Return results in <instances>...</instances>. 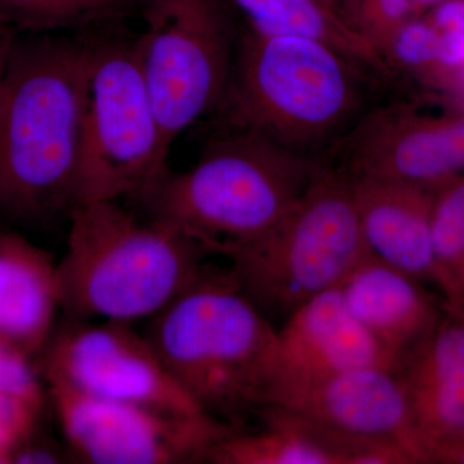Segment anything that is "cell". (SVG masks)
I'll return each instance as SVG.
<instances>
[{
	"label": "cell",
	"mask_w": 464,
	"mask_h": 464,
	"mask_svg": "<svg viewBox=\"0 0 464 464\" xmlns=\"http://www.w3.org/2000/svg\"><path fill=\"white\" fill-rule=\"evenodd\" d=\"M87 41L14 36L0 92V216L39 222L79 207Z\"/></svg>",
	"instance_id": "6da1fadb"
},
{
	"label": "cell",
	"mask_w": 464,
	"mask_h": 464,
	"mask_svg": "<svg viewBox=\"0 0 464 464\" xmlns=\"http://www.w3.org/2000/svg\"><path fill=\"white\" fill-rule=\"evenodd\" d=\"M150 323L146 335L204 413L241 427L267 405L277 328L230 270L204 271Z\"/></svg>",
	"instance_id": "7a4b0ae2"
},
{
	"label": "cell",
	"mask_w": 464,
	"mask_h": 464,
	"mask_svg": "<svg viewBox=\"0 0 464 464\" xmlns=\"http://www.w3.org/2000/svg\"><path fill=\"white\" fill-rule=\"evenodd\" d=\"M364 70L329 43L248 27L221 109L230 128L319 160L362 116Z\"/></svg>",
	"instance_id": "3957f363"
},
{
	"label": "cell",
	"mask_w": 464,
	"mask_h": 464,
	"mask_svg": "<svg viewBox=\"0 0 464 464\" xmlns=\"http://www.w3.org/2000/svg\"><path fill=\"white\" fill-rule=\"evenodd\" d=\"M70 222L57 265L61 310L72 320H151L207 270L199 244L118 201L82 204Z\"/></svg>",
	"instance_id": "277c9868"
},
{
	"label": "cell",
	"mask_w": 464,
	"mask_h": 464,
	"mask_svg": "<svg viewBox=\"0 0 464 464\" xmlns=\"http://www.w3.org/2000/svg\"><path fill=\"white\" fill-rule=\"evenodd\" d=\"M320 166L257 133L230 128L195 166L168 172L141 200L152 218L207 253L230 258L288 215Z\"/></svg>",
	"instance_id": "5b68a950"
},
{
	"label": "cell",
	"mask_w": 464,
	"mask_h": 464,
	"mask_svg": "<svg viewBox=\"0 0 464 464\" xmlns=\"http://www.w3.org/2000/svg\"><path fill=\"white\" fill-rule=\"evenodd\" d=\"M371 255L348 177L322 161L288 215L231 256L230 273L265 315L285 320L310 299L340 288Z\"/></svg>",
	"instance_id": "8992f818"
},
{
	"label": "cell",
	"mask_w": 464,
	"mask_h": 464,
	"mask_svg": "<svg viewBox=\"0 0 464 464\" xmlns=\"http://www.w3.org/2000/svg\"><path fill=\"white\" fill-rule=\"evenodd\" d=\"M87 108L79 206L141 199L163 179L170 143L159 123L136 43L88 39Z\"/></svg>",
	"instance_id": "52a82bcc"
},
{
	"label": "cell",
	"mask_w": 464,
	"mask_h": 464,
	"mask_svg": "<svg viewBox=\"0 0 464 464\" xmlns=\"http://www.w3.org/2000/svg\"><path fill=\"white\" fill-rule=\"evenodd\" d=\"M136 43L146 85L168 142L221 109L240 35L222 0H143Z\"/></svg>",
	"instance_id": "ba28073f"
},
{
	"label": "cell",
	"mask_w": 464,
	"mask_h": 464,
	"mask_svg": "<svg viewBox=\"0 0 464 464\" xmlns=\"http://www.w3.org/2000/svg\"><path fill=\"white\" fill-rule=\"evenodd\" d=\"M47 387L67 450L85 463L207 462L215 445L241 429L204 413L92 398L60 384Z\"/></svg>",
	"instance_id": "9c48e42d"
},
{
	"label": "cell",
	"mask_w": 464,
	"mask_h": 464,
	"mask_svg": "<svg viewBox=\"0 0 464 464\" xmlns=\"http://www.w3.org/2000/svg\"><path fill=\"white\" fill-rule=\"evenodd\" d=\"M41 356L47 384L92 398L204 413L174 381L148 335L134 331L132 324L72 320L53 332Z\"/></svg>",
	"instance_id": "30bf717a"
},
{
	"label": "cell",
	"mask_w": 464,
	"mask_h": 464,
	"mask_svg": "<svg viewBox=\"0 0 464 464\" xmlns=\"http://www.w3.org/2000/svg\"><path fill=\"white\" fill-rule=\"evenodd\" d=\"M326 154L348 177L427 188L464 172V118L427 121L391 103L360 116Z\"/></svg>",
	"instance_id": "8fae6325"
},
{
	"label": "cell",
	"mask_w": 464,
	"mask_h": 464,
	"mask_svg": "<svg viewBox=\"0 0 464 464\" xmlns=\"http://www.w3.org/2000/svg\"><path fill=\"white\" fill-rule=\"evenodd\" d=\"M268 405L346 435L396 442L423 459L404 387L392 369H350L288 384L274 391Z\"/></svg>",
	"instance_id": "7c38bea8"
},
{
	"label": "cell",
	"mask_w": 464,
	"mask_h": 464,
	"mask_svg": "<svg viewBox=\"0 0 464 464\" xmlns=\"http://www.w3.org/2000/svg\"><path fill=\"white\" fill-rule=\"evenodd\" d=\"M371 366L395 371L396 359L357 322L340 290H329L293 311L277 329L276 374L268 400L279 387Z\"/></svg>",
	"instance_id": "4fadbf2b"
},
{
	"label": "cell",
	"mask_w": 464,
	"mask_h": 464,
	"mask_svg": "<svg viewBox=\"0 0 464 464\" xmlns=\"http://www.w3.org/2000/svg\"><path fill=\"white\" fill-rule=\"evenodd\" d=\"M423 459L464 439V320L433 326L398 360Z\"/></svg>",
	"instance_id": "5bb4252c"
},
{
	"label": "cell",
	"mask_w": 464,
	"mask_h": 464,
	"mask_svg": "<svg viewBox=\"0 0 464 464\" xmlns=\"http://www.w3.org/2000/svg\"><path fill=\"white\" fill-rule=\"evenodd\" d=\"M264 429L237 430L209 451L215 464H382L390 442L356 438L268 405L258 411Z\"/></svg>",
	"instance_id": "9a60e30c"
},
{
	"label": "cell",
	"mask_w": 464,
	"mask_h": 464,
	"mask_svg": "<svg viewBox=\"0 0 464 464\" xmlns=\"http://www.w3.org/2000/svg\"><path fill=\"white\" fill-rule=\"evenodd\" d=\"M348 181L369 252L415 279L436 276L426 188L371 177Z\"/></svg>",
	"instance_id": "2e32d148"
},
{
	"label": "cell",
	"mask_w": 464,
	"mask_h": 464,
	"mask_svg": "<svg viewBox=\"0 0 464 464\" xmlns=\"http://www.w3.org/2000/svg\"><path fill=\"white\" fill-rule=\"evenodd\" d=\"M60 310L57 262L23 235L0 231V337L41 356Z\"/></svg>",
	"instance_id": "e0dca14e"
},
{
	"label": "cell",
	"mask_w": 464,
	"mask_h": 464,
	"mask_svg": "<svg viewBox=\"0 0 464 464\" xmlns=\"http://www.w3.org/2000/svg\"><path fill=\"white\" fill-rule=\"evenodd\" d=\"M417 280L371 255L338 288L350 313L396 364L436 325Z\"/></svg>",
	"instance_id": "ac0fdd59"
},
{
	"label": "cell",
	"mask_w": 464,
	"mask_h": 464,
	"mask_svg": "<svg viewBox=\"0 0 464 464\" xmlns=\"http://www.w3.org/2000/svg\"><path fill=\"white\" fill-rule=\"evenodd\" d=\"M248 18V27L265 34H295L329 43L369 72L392 75L373 42L335 16L317 0H231Z\"/></svg>",
	"instance_id": "d6986e66"
},
{
	"label": "cell",
	"mask_w": 464,
	"mask_h": 464,
	"mask_svg": "<svg viewBox=\"0 0 464 464\" xmlns=\"http://www.w3.org/2000/svg\"><path fill=\"white\" fill-rule=\"evenodd\" d=\"M143 0H0V24L14 33L48 34L114 23Z\"/></svg>",
	"instance_id": "ffe728a7"
},
{
	"label": "cell",
	"mask_w": 464,
	"mask_h": 464,
	"mask_svg": "<svg viewBox=\"0 0 464 464\" xmlns=\"http://www.w3.org/2000/svg\"><path fill=\"white\" fill-rule=\"evenodd\" d=\"M431 232L436 277L454 293L464 292V179L433 200Z\"/></svg>",
	"instance_id": "44dd1931"
},
{
	"label": "cell",
	"mask_w": 464,
	"mask_h": 464,
	"mask_svg": "<svg viewBox=\"0 0 464 464\" xmlns=\"http://www.w3.org/2000/svg\"><path fill=\"white\" fill-rule=\"evenodd\" d=\"M439 30L422 21H405L382 47V56L391 72L395 66L414 69L436 61Z\"/></svg>",
	"instance_id": "7402d4cb"
},
{
	"label": "cell",
	"mask_w": 464,
	"mask_h": 464,
	"mask_svg": "<svg viewBox=\"0 0 464 464\" xmlns=\"http://www.w3.org/2000/svg\"><path fill=\"white\" fill-rule=\"evenodd\" d=\"M41 371L33 356L0 337V393L16 396L33 404H44Z\"/></svg>",
	"instance_id": "603a6c76"
},
{
	"label": "cell",
	"mask_w": 464,
	"mask_h": 464,
	"mask_svg": "<svg viewBox=\"0 0 464 464\" xmlns=\"http://www.w3.org/2000/svg\"><path fill=\"white\" fill-rule=\"evenodd\" d=\"M413 0H359L355 5L357 30L368 36L382 53V47L405 21Z\"/></svg>",
	"instance_id": "cb8c5ba5"
},
{
	"label": "cell",
	"mask_w": 464,
	"mask_h": 464,
	"mask_svg": "<svg viewBox=\"0 0 464 464\" xmlns=\"http://www.w3.org/2000/svg\"><path fill=\"white\" fill-rule=\"evenodd\" d=\"M42 406L0 393V464L12 463L14 449L36 429Z\"/></svg>",
	"instance_id": "d4e9b609"
},
{
	"label": "cell",
	"mask_w": 464,
	"mask_h": 464,
	"mask_svg": "<svg viewBox=\"0 0 464 464\" xmlns=\"http://www.w3.org/2000/svg\"><path fill=\"white\" fill-rule=\"evenodd\" d=\"M34 431L14 449L12 463L63 462L61 449H58L54 444H51V442L41 441V439L34 438Z\"/></svg>",
	"instance_id": "484cf974"
},
{
	"label": "cell",
	"mask_w": 464,
	"mask_h": 464,
	"mask_svg": "<svg viewBox=\"0 0 464 464\" xmlns=\"http://www.w3.org/2000/svg\"><path fill=\"white\" fill-rule=\"evenodd\" d=\"M436 61L441 65L456 67L464 63V33L439 32Z\"/></svg>",
	"instance_id": "4316f807"
},
{
	"label": "cell",
	"mask_w": 464,
	"mask_h": 464,
	"mask_svg": "<svg viewBox=\"0 0 464 464\" xmlns=\"http://www.w3.org/2000/svg\"><path fill=\"white\" fill-rule=\"evenodd\" d=\"M432 25L439 32L464 33V0L440 3L433 14Z\"/></svg>",
	"instance_id": "83f0119b"
},
{
	"label": "cell",
	"mask_w": 464,
	"mask_h": 464,
	"mask_svg": "<svg viewBox=\"0 0 464 464\" xmlns=\"http://www.w3.org/2000/svg\"><path fill=\"white\" fill-rule=\"evenodd\" d=\"M16 34L17 33L12 32L11 29H8L7 26L0 24V92H2L3 83H5L9 53H11L12 44H14Z\"/></svg>",
	"instance_id": "f1b7e54d"
},
{
	"label": "cell",
	"mask_w": 464,
	"mask_h": 464,
	"mask_svg": "<svg viewBox=\"0 0 464 464\" xmlns=\"http://www.w3.org/2000/svg\"><path fill=\"white\" fill-rule=\"evenodd\" d=\"M436 456L440 458H448V459H454L457 462L464 463V439L450 447L444 448L442 450L438 451Z\"/></svg>",
	"instance_id": "f546056e"
},
{
	"label": "cell",
	"mask_w": 464,
	"mask_h": 464,
	"mask_svg": "<svg viewBox=\"0 0 464 464\" xmlns=\"http://www.w3.org/2000/svg\"><path fill=\"white\" fill-rule=\"evenodd\" d=\"M317 2H319L326 11L331 12V14H335V16L343 18L344 20L343 14H342L341 11V0H317Z\"/></svg>",
	"instance_id": "4dcf8cb0"
},
{
	"label": "cell",
	"mask_w": 464,
	"mask_h": 464,
	"mask_svg": "<svg viewBox=\"0 0 464 464\" xmlns=\"http://www.w3.org/2000/svg\"><path fill=\"white\" fill-rule=\"evenodd\" d=\"M442 2V0H413V5H436V3Z\"/></svg>",
	"instance_id": "1f68e13d"
},
{
	"label": "cell",
	"mask_w": 464,
	"mask_h": 464,
	"mask_svg": "<svg viewBox=\"0 0 464 464\" xmlns=\"http://www.w3.org/2000/svg\"><path fill=\"white\" fill-rule=\"evenodd\" d=\"M357 2H359V0H353V5H356Z\"/></svg>",
	"instance_id": "d6a6232c"
}]
</instances>
